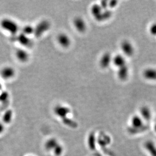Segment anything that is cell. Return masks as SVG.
<instances>
[{
  "label": "cell",
  "instance_id": "obj_10",
  "mask_svg": "<svg viewBox=\"0 0 156 156\" xmlns=\"http://www.w3.org/2000/svg\"><path fill=\"white\" fill-rule=\"evenodd\" d=\"M144 76L146 79L156 80V70L154 69H147L144 72Z\"/></svg>",
  "mask_w": 156,
  "mask_h": 156
},
{
  "label": "cell",
  "instance_id": "obj_25",
  "mask_svg": "<svg viewBox=\"0 0 156 156\" xmlns=\"http://www.w3.org/2000/svg\"><path fill=\"white\" fill-rule=\"evenodd\" d=\"M4 131V126L1 123H0V134L2 133Z\"/></svg>",
  "mask_w": 156,
  "mask_h": 156
},
{
  "label": "cell",
  "instance_id": "obj_14",
  "mask_svg": "<svg viewBox=\"0 0 156 156\" xmlns=\"http://www.w3.org/2000/svg\"><path fill=\"white\" fill-rule=\"evenodd\" d=\"M111 62V56L109 54H106L101 60V65L103 67L106 68L109 65Z\"/></svg>",
  "mask_w": 156,
  "mask_h": 156
},
{
  "label": "cell",
  "instance_id": "obj_8",
  "mask_svg": "<svg viewBox=\"0 0 156 156\" xmlns=\"http://www.w3.org/2000/svg\"><path fill=\"white\" fill-rule=\"evenodd\" d=\"M74 24L76 28L79 31L83 32L86 29V24L84 20L81 18H76L74 20Z\"/></svg>",
  "mask_w": 156,
  "mask_h": 156
},
{
  "label": "cell",
  "instance_id": "obj_5",
  "mask_svg": "<svg viewBox=\"0 0 156 156\" xmlns=\"http://www.w3.org/2000/svg\"><path fill=\"white\" fill-rule=\"evenodd\" d=\"M144 146L151 156H156V146L153 142L148 140L145 143Z\"/></svg>",
  "mask_w": 156,
  "mask_h": 156
},
{
  "label": "cell",
  "instance_id": "obj_24",
  "mask_svg": "<svg viewBox=\"0 0 156 156\" xmlns=\"http://www.w3.org/2000/svg\"><path fill=\"white\" fill-rule=\"evenodd\" d=\"M110 142V139L109 137L107 136V135H104V138L103 140H102L100 138V140H99V143L101 145L105 146L106 144H109Z\"/></svg>",
  "mask_w": 156,
  "mask_h": 156
},
{
  "label": "cell",
  "instance_id": "obj_18",
  "mask_svg": "<svg viewBox=\"0 0 156 156\" xmlns=\"http://www.w3.org/2000/svg\"><path fill=\"white\" fill-rule=\"evenodd\" d=\"M92 12L93 14L95 17H96L97 19H101V7H100L98 5H96L92 8Z\"/></svg>",
  "mask_w": 156,
  "mask_h": 156
},
{
  "label": "cell",
  "instance_id": "obj_13",
  "mask_svg": "<svg viewBox=\"0 0 156 156\" xmlns=\"http://www.w3.org/2000/svg\"><path fill=\"white\" fill-rule=\"evenodd\" d=\"M49 24L47 22H43L40 23V24H39V25L37 26V28L36 29H34V33H37L40 34H42L43 32H44L45 31L47 30V28H48Z\"/></svg>",
  "mask_w": 156,
  "mask_h": 156
},
{
  "label": "cell",
  "instance_id": "obj_1",
  "mask_svg": "<svg viewBox=\"0 0 156 156\" xmlns=\"http://www.w3.org/2000/svg\"><path fill=\"white\" fill-rule=\"evenodd\" d=\"M1 26L3 29L12 34H16L19 29L18 24L15 21L7 18L2 20Z\"/></svg>",
  "mask_w": 156,
  "mask_h": 156
},
{
  "label": "cell",
  "instance_id": "obj_7",
  "mask_svg": "<svg viewBox=\"0 0 156 156\" xmlns=\"http://www.w3.org/2000/svg\"><path fill=\"white\" fill-rule=\"evenodd\" d=\"M16 57L18 59L22 62L27 61L29 58V55L25 50L19 49L16 51Z\"/></svg>",
  "mask_w": 156,
  "mask_h": 156
},
{
  "label": "cell",
  "instance_id": "obj_26",
  "mask_svg": "<svg viewBox=\"0 0 156 156\" xmlns=\"http://www.w3.org/2000/svg\"><path fill=\"white\" fill-rule=\"evenodd\" d=\"M155 131L156 132V125H155Z\"/></svg>",
  "mask_w": 156,
  "mask_h": 156
},
{
  "label": "cell",
  "instance_id": "obj_6",
  "mask_svg": "<svg viewBox=\"0 0 156 156\" xmlns=\"http://www.w3.org/2000/svg\"><path fill=\"white\" fill-rule=\"evenodd\" d=\"M121 48L124 53L126 55L131 56L134 53V48L132 45L127 41H125L121 45Z\"/></svg>",
  "mask_w": 156,
  "mask_h": 156
},
{
  "label": "cell",
  "instance_id": "obj_19",
  "mask_svg": "<svg viewBox=\"0 0 156 156\" xmlns=\"http://www.w3.org/2000/svg\"><path fill=\"white\" fill-rule=\"evenodd\" d=\"M63 122L66 125L72 128H76L77 126V124L74 121L69 119L68 118L65 117L62 119Z\"/></svg>",
  "mask_w": 156,
  "mask_h": 156
},
{
  "label": "cell",
  "instance_id": "obj_17",
  "mask_svg": "<svg viewBox=\"0 0 156 156\" xmlns=\"http://www.w3.org/2000/svg\"><path fill=\"white\" fill-rule=\"evenodd\" d=\"M128 68L126 65L120 68L119 71H118V75H119V78L121 79H125L128 75Z\"/></svg>",
  "mask_w": 156,
  "mask_h": 156
},
{
  "label": "cell",
  "instance_id": "obj_20",
  "mask_svg": "<svg viewBox=\"0 0 156 156\" xmlns=\"http://www.w3.org/2000/svg\"><path fill=\"white\" fill-rule=\"evenodd\" d=\"M96 139H95L94 134H90L89 137L88 143L90 148L92 150H94L95 149V145H96Z\"/></svg>",
  "mask_w": 156,
  "mask_h": 156
},
{
  "label": "cell",
  "instance_id": "obj_2",
  "mask_svg": "<svg viewBox=\"0 0 156 156\" xmlns=\"http://www.w3.org/2000/svg\"><path fill=\"white\" fill-rule=\"evenodd\" d=\"M15 74V71L13 68L6 67L2 69L1 71V75L4 79H11Z\"/></svg>",
  "mask_w": 156,
  "mask_h": 156
},
{
  "label": "cell",
  "instance_id": "obj_23",
  "mask_svg": "<svg viewBox=\"0 0 156 156\" xmlns=\"http://www.w3.org/2000/svg\"><path fill=\"white\" fill-rule=\"evenodd\" d=\"M54 154L56 156H60L63 152V148L62 146H61V145L58 144L55 148L54 149Z\"/></svg>",
  "mask_w": 156,
  "mask_h": 156
},
{
  "label": "cell",
  "instance_id": "obj_21",
  "mask_svg": "<svg viewBox=\"0 0 156 156\" xmlns=\"http://www.w3.org/2000/svg\"><path fill=\"white\" fill-rule=\"evenodd\" d=\"M12 117V112L11 110L7 111L3 116V121L6 123H9L11 122Z\"/></svg>",
  "mask_w": 156,
  "mask_h": 156
},
{
  "label": "cell",
  "instance_id": "obj_15",
  "mask_svg": "<svg viewBox=\"0 0 156 156\" xmlns=\"http://www.w3.org/2000/svg\"><path fill=\"white\" fill-rule=\"evenodd\" d=\"M58 143L54 138H51L48 140L45 144L46 149L47 150H51L55 148Z\"/></svg>",
  "mask_w": 156,
  "mask_h": 156
},
{
  "label": "cell",
  "instance_id": "obj_27",
  "mask_svg": "<svg viewBox=\"0 0 156 156\" xmlns=\"http://www.w3.org/2000/svg\"><path fill=\"white\" fill-rule=\"evenodd\" d=\"M0 87H1V84H0Z\"/></svg>",
  "mask_w": 156,
  "mask_h": 156
},
{
  "label": "cell",
  "instance_id": "obj_4",
  "mask_svg": "<svg viewBox=\"0 0 156 156\" xmlns=\"http://www.w3.org/2000/svg\"><path fill=\"white\" fill-rule=\"evenodd\" d=\"M57 40L59 44L63 47H68L71 43L70 39L66 34H60L58 36Z\"/></svg>",
  "mask_w": 156,
  "mask_h": 156
},
{
  "label": "cell",
  "instance_id": "obj_12",
  "mask_svg": "<svg viewBox=\"0 0 156 156\" xmlns=\"http://www.w3.org/2000/svg\"><path fill=\"white\" fill-rule=\"evenodd\" d=\"M114 63L116 66L121 68L125 66V60L124 57L121 55H117L114 59Z\"/></svg>",
  "mask_w": 156,
  "mask_h": 156
},
{
  "label": "cell",
  "instance_id": "obj_16",
  "mask_svg": "<svg viewBox=\"0 0 156 156\" xmlns=\"http://www.w3.org/2000/svg\"><path fill=\"white\" fill-rule=\"evenodd\" d=\"M140 112L143 117L146 120H150L151 117V114L150 110L146 107H143L140 110Z\"/></svg>",
  "mask_w": 156,
  "mask_h": 156
},
{
  "label": "cell",
  "instance_id": "obj_11",
  "mask_svg": "<svg viewBox=\"0 0 156 156\" xmlns=\"http://www.w3.org/2000/svg\"><path fill=\"white\" fill-rule=\"evenodd\" d=\"M18 41L20 44L25 46H29L31 44V41L28 36L23 34L18 37Z\"/></svg>",
  "mask_w": 156,
  "mask_h": 156
},
{
  "label": "cell",
  "instance_id": "obj_3",
  "mask_svg": "<svg viewBox=\"0 0 156 156\" xmlns=\"http://www.w3.org/2000/svg\"><path fill=\"white\" fill-rule=\"evenodd\" d=\"M55 114L57 116H59L62 119L67 117V115L70 112V110L67 107L63 106H57L54 110Z\"/></svg>",
  "mask_w": 156,
  "mask_h": 156
},
{
  "label": "cell",
  "instance_id": "obj_9",
  "mask_svg": "<svg viewBox=\"0 0 156 156\" xmlns=\"http://www.w3.org/2000/svg\"><path fill=\"white\" fill-rule=\"evenodd\" d=\"M131 126L132 127L135 128L143 127V122L141 118L138 116H134L131 119Z\"/></svg>",
  "mask_w": 156,
  "mask_h": 156
},
{
  "label": "cell",
  "instance_id": "obj_22",
  "mask_svg": "<svg viewBox=\"0 0 156 156\" xmlns=\"http://www.w3.org/2000/svg\"><path fill=\"white\" fill-rule=\"evenodd\" d=\"M34 31V28L31 26H26V27L23 28V34H25V35H29L31 34H33Z\"/></svg>",
  "mask_w": 156,
  "mask_h": 156
}]
</instances>
